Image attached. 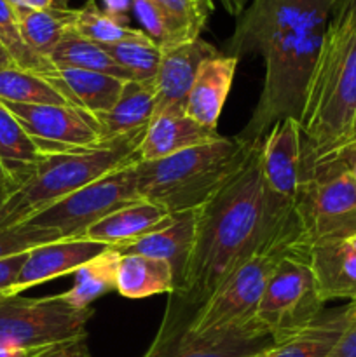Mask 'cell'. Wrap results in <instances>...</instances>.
Segmentation results:
<instances>
[{
  "label": "cell",
  "mask_w": 356,
  "mask_h": 357,
  "mask_svg": "<svg viewBox=\"0 0 356 357\" xmlns=\"http://www.w3.org/2000/svg\"><path fill=\"white\" fill-rule=\"evenodd\" d=\"M260 152L262 138L253 142L243 166L198 209L187 278L180 295L171 296L170 310L192 317L230 272L260 248L286 244L297 255L299 229L272 209Z\"/></svg>",
  "instance_id": "cell-1"
},
{
  "label": "cell",
  "mask_w": 356,
  "mask_h": 357,
  "mask_svg": "<svg viewBox=\"0 0 356 357\" xmlns=\"http://www.w3.org/2000/svg\"><path fill=\"white\" fill-rule=\"evenodd\" d=\"M355 119L356 13H353L330 20L307 82L299 117L304 171L351 143Z\"/></svg>",
  "instance_id": "cell-2"
},
{
  "label": "cell",
  "mask_w": 356,
  "mask_h": 357,
  "mask_svg": "<svg viewBox=\"0 0 356 357\" xmlns=\"http://www.w3.org/2000/svg\"><path fill=\"white\" fill-rule=\"evenodd\" d=\"M251 145L237 136H220L164 159L136 162L140 199L171 215L199 209L243 166Z\"/></svg>",
  "instance_id": "cell-3"
},
{
  "label": "cell",
  "mask_w": 356,
  "mask_h": 357,
  "mask_svg": "<svg viewBox=\"0 0 356 357\" xmlns=\"http://www.w3.org/2000/svg\"><path fill=\"white\" fill-rule=\"evenodd\" d=\"M142 138L143 135H138L91 149L42 152L40 164L34 176L3 202L2 209L13 225L27 222L105 174L138 162L136 150Z\"/></svg>",
  "instance_id": "cell-4"
},
{
  "label": "cell",
  "mask_w": 356,
  "mask_h": 357,
  "mask_svg": "<svg viewBox=\"0 0 356 357\" xmlns=\"http://www.w3.org/2000/svg\"><path fill=\"white\" fill-rule=\"evenodd\" d=\"M297 253L306 258L313 244L356 236V180L344 152L306 169L295 206Z\"/></svg>",
  "instance_id": "cell-5"
},
{
  "label": "cell",
  "mask_w": 356,
  "mask_h": 357,
  "mask_svg": "<svg viewBox=\"0 0 356 357\" xmlns=\"http://www.w3.org/2000/svg\"><path fill=\"white\" fill-rule=\"evenodd\" d=\"M93 307H72L59 295L45 298L7 296L0 302V347L47 349L87 337Z\"/></svg>",
  "instance_id": "cell-6"
},
{
  "label": "cell",
  "mask_w": 356,
  "mask_h": 357,
  "mask_svg": "<svg viewBox=\"0 0 356 357\" xmlns=\"http://www.w3.org/2000/svg\"><path fill=\"white\" fill-rule=\"evenodd\" d=\"M188 321L187 314L168 309L143 357H262L276 345L257 321L206 331L191 330Z\"/></svg>",
  "instance_id": "cell-7"
},
{
  "label": "cell",
  "mask_w": 356,
  "mask_h": 357,
  "mask_svg": "<svg viewBox=\"0 0 356 357\" xmlns=\"http://www.w3.org/2000/svg\"><path fill=\"white\" fill-rule=\"evenodd\" d=\"M288 253L295 255L286 244H269L255 251L230 272L205 305L192 314L191 330L206 331L255 321L269 278Z\"/></svg>",
  "instance_id": "cell-8"
},
{
  "label": "cell",
  "mask_w": 356,
  "mask_h": 357,
  "mask_svg": "<svg viewBox=\"0 0 356 357\" xmlns=\"http://www.w3.org/2000/svg\"><path fill=\"white\" fill-rule=\"evenodd\" d=\"M323 305L307 260L288 253L269 278L255 321L279 344L309 326Z\"/></svg>",
  "instance_id": "cell-9"
},
{
  "label": "cell",
  "mask_w": 356,
  "mask_h": 357,
  "mask_svg": "<svg viewBox=\"0 0 356 357\" xmlns=\"http://www.w3.org/2000/svg\"><path fill=\"white\" fill-rule=\"evenodd\" d=\"M136 201H140V195L135 162L119 167L80 190L66 195L27 222L56 230L61 241L86 239L89 227L115 209Z\"/></svg>",
  "instance_id": "cell-10"
},
{
  "label": "cell",
  "mask_w": 356,
  "mask_h": 357,
  "mask_svg": "<svg viewBox=\"0 0 356 357\" xmlns=\"http://www.w3.org/2000/svg\"><path fill=\"white\" fill-rule=\"evenodd\" d=\"M262 174L272 209L285 222L299 229L295 206L304 180V146L300 124L295 117L274 122L262 138Z\"/></svg>",
  "instance_id": "cell-11"
},
{
  "label": "cell",
  "mask_w": 356,
  "mask_h": 357,
  "mask_svg": "<svg viewBox=\"0 0 356 357\" xmlns=\"http://www.w3.org/2000/svg\"><path fill=\"white\" fill-rule=\"evenodd\" d=\"M2 103L34 138L40 152H65L101 145L96 119L80 108L72 105Z\"/></svg>",
  "instance_id": "cell-12"
},
{
  "label": "cell",
  "mask_w": 356,
  "mask_h": 357,
  "mask_svg": "<svg viewBox=\"0 0 356 357\" xmlns=\"http://www.w3.org/2000/svg\"><path fill=\"white\" fill-rule=\"evenodd\" d=\"M334 0H251L229 40L230 56L253 38L286 28L328 26Z\"/></svg>",
  "instance_id": "cell-13"
},
{
  "label": "cell",
  "mask_w": 356,
  "mask_h": 357,
  "mask_svg": "<svg viewBox=\"0 0 356 357\" xmlns=\"http://www.w3.org/2000/svg\"><path fill=\"white\" fill-rule=\"evenodd\" d=\"M198 209L173 213L166 225L131 243L115 246L121 255H143L166 261L173 272L175 289L171 296L180 295L187 278L188 260L194 246Z\"/></svg>",
  "instance_id": "cell-14"
},
{
  "label": "cell",
  "mask_w": 356,
  "mask_h": 357,
  "mask_svg": "<svg viewBox=\"0 0 356 357\" xmlns=\"http://www.w3.org/2000/svg\"><path fill=\"white\" fill-rule=\"evenodd\" d=\"M218 49L201 37L163 52L159 70L154 79L157 91L156 114L164 110L185 112L188 93L205 61L218 56Z\"/></svg>",
  "instance_id": "cell-15"
},
{
  "label": "cell",
  "mask_w": 356,
  "mask_h": 357,
  "mask_svg": "<svg viewBox=\"0 0 356 357\" xmlns=\"http://www.w3.org/2000/svg\"><path fill=\"white\" fill-rule=\"evenodd\" d=\"M107 248L105 244L89 239H75L56 241L28 251L10 296H17L21 291H27L42 282L73 274L77 268L82 267Z\"/></svg>",
  "instance_id": "cell-16"
},
{
  "label": "cell",
  "mask_w": 356,
  "mask_h": 357,
  "mask_svg": "<svg viewBox=\"0 0 356 357\" xmlns=\"http://www.w3.org/2000/svg\"><path fill=\"white\" fill-rule=\"evenodd\" d=\"M218 138L220 135L216 129L205 128L188 117L185 112L164 110L154 115L140 142L136 155L138 162L159 160Z\"/></svg>",
  "instance_id": "cell-17"
},
{
  "label": "cell",
  "mask_w": 356,
  "mask_h": 357,
  "mask_svg": "<svg viewBox=\"0 0 356 357\" xmlns=\"http://www.w3.org/2000/svg\"><path fill=\"white\" fill-rule=\"evenodd\" d=\"M318 293L323 303L330 300L356 302V250L349 241H328L306 250Z\"/></svg>",
  "instance_id": "cell-18"
},
{
  "label": "cell",
  "mask_w": 356,
  "mask_h": 357,
  "mask_svg": "<svg viewBox=\"0 0 356 357\" xmlns=\"http://www.w3.org/2000/svg\"><path fill=\"white\" fill-rule=\"evenodd\" d=\"M156 100L157 91L154 80H128L117 103L105 114L94 115L100 128L101 143L145 135L156 115Z\"/></svg>",
  "instance_id": "cell-19"
},
{
  "label": "cell",
  "mask_w": 356,
  "mask_h": 357,
  "mask_svg": "<svg viewBox=\"0 0 356 357\" xmlns=\"http://www.w3.org/2000/svg\"><path fill=\"white\" fill-rule=\"evenodd\" d=\"M237 61L239 59L236 56L218 54L202 63L185 105V114L188 117L205 128L216 129L222 108L232 87Z\"/></svg>",
  "instance_id": "cell-20"
},
{
  "label": "cell",
  "mask_w": 356,
  "mask_h": 357,
  "mask_svg": "<svg viewBox=\"0 0 356 357\" xmlns=\"http://www.w3.org/2000/svg\"><path fill=\"white\" fill-rule=\"evenodd\" d=\"M47 80L72 107L80 108L93 117L105 114L117 103L126 84V80L117 77L77 68H56Z\"/></svg>",
  "instance_id": "cell-21"
},
{
  "label": "cell",
  "mask_w": 356,
  "mask_h": 357,
  "mask_svg": "<svg viewBox=\"0 0 356 357\" xmlns=\"http://www.w3.org/2000/svg\"><path fill=\"white\" fill-rule=\"evenodd\" d=\"M170 216L171 213L163 206L140 199L124 208L115 209L114 213L89 227L86 239L105 246H121L161 229L166 225Z\"/></svg>",
  "instance_id": "cell-22"
},
{
  "label": "cell",
  "mask_w": 356,
  "mask_h": 357,
  "mask_svg": "<svg viewBox=\"0 0 356 357\" xmlns=\"http://www.w3.org/2000/svg\"><path fill=\"white\" fill-rule=\"evenodd\" d=\"M351 312L353 302L337 309L323 310L309 326L276 344L262 357H327L344 333Z\"/></svg>",
  "instance_id": "cell-23"
},
{
  "label": "cell",
  "mask_w": 356,
  "mask_h": 357,
  "mask_svg": "<svg viewBox=\"0 0 356 357\" xmlns=\"http://www.w3.org/2000/svg\"><path fill=\"white\" fill-rule=\"evenodd\" d=\"M42 152L16 117L0 101V166L21 188L37 171Z\"/></svg>",
  "instance_id": "cell-24"
},
{
  "label": "cell",
  "mask_w": 356,
  "mask_h": 357,
  "mask_svg": "<svg viewBox=\"0 0 356 357\" xmlns=\"http://www.w3.org/2000/svg\"><path fill=\"white\" fill-rule=\"evenodd\" d=\"M171 267L157 258L143 255H121L115 278V291L124 298L140 300L163 293H173Z\"/></svg>",
  "instance_id": "cell-25"
},
{
  "label": "cell",
  "mask_w": 356,
  "mask_h": 357,
  "mask_svg": "<svg viewBox=\"0 0 356 357\" xmlns=\"http://www.w3.org/2000/svg\"><path fill=\"white\" fill-rule=\"evenodd\" d=\"M24 44L42 58L49 59L59 42L73 28L75 9L52 6L38 10H16Z\"/></svg>",
  "instance_id": "cell-26"
},
{
  "label": "cell",
  "mask_w": 356,
  "mask_h": 357,
  "mask_svg": "<svg viewBox=\"0 0 356 357\" xmlns=\"http://www.w3.org/2000/svg\"><path fill=\"white\" fill-rule=\"evenodd\" d=\"M121 253L115 248L108 246L87 264L73 272V286L61 296L66 303L79 309H87L94 300L115 289L117 267Z\"/></svg>",
  "instance_id": "cell-27"
},
{
  "label": "cell",
  "mask_w": 356,
  "mask_h": 357,
  "mask_svg": "<svg viewBox=\"0 0 356 357\" xmlns=\"http://www.w3.org/2000/svg\"><path fill=\"white\" fill-rule=\"evenodd\" d=\"M49 61L54 68H77L87 72L105 73V75L117 77L121 80H133L131 75L108 54L103 45L80 37L73 30L63 37L58 47L49 56Z\"/></svg>",
  "instance_id": "cell-28"
},
{
  "label": "cell",
  "mask_w": 356,
  "mask_h": 357,
  "mask_svg": "<svg viewBox=\"0 0 356 357\" xmlns=\"http://www.w3.org/2000/svg\"><path fill=\"white\" fill-rule=\"evenodd\" d=\"M0 101L23 105H70L47 79L16 65L0 70Z\"/></svg>",
  "instance_id": "cell-29"
},
{
  "label": "cell",
  "mask_w": 356,
  "mask_h": 357,
  "mask_svg": "<svg viewBox=\"0 0 356 357\" xmlns=\"http://www.w3.org/2000/svg\"><path fill=\"white\" fill-rule=\"evenodd\" d=\"M131 10L138 23L140 30L161 49L178 47L181 44L195 40L191 31L173 16L168 13L157 0H131Z\"/></svg>",
  "instance_id": "cell-30"
},
{
  "label": "cell",
  "mask_w": 356,
  "mask_h": 357,
  "mask_svg": "<svg viewBox=\"0 0 356 357\" xmlns=\"http://www.w3.org/2000/svg\"><path fill=\"white\" fill-rule=\"evenodd\" d=\"M72 30L80 37L100 45L117 44L140 33V28H131L128 21L114 16L107 9H101L94 0H89L80 9H75V21H73Z\"/></svg>",
  "instance_id": "cell-31"
},
{
  "label": "cell",
  "mask_w": 356,
  "mask_h": 357,
  "mask_svg": "<svg viewBox=\"0 0 356 357\" xmlns=\"http://www.w3.org/2000/svg\"><path fill=\"white\" fill-rule=\"evenodd\" d=\"M103 47L131 75L133 80L147 82L156 79L163 58V49L154 44L142 30L135 37Z\"/></svg>",
  "instance_id": "cell-32"
},
{
  "label": "cell",
  "mask_w": 356,
  "mask_h": 357,
  "mask_svg": "<svg viewBox=\"0 0 356 357\" xmlns=\"http://www.w3.org/2000/svg\"><path fill=\"white\" fill-rule=\"evenodd\" d=\"M0 44L7 49L14 65L20 68L34 72L47 79L54 72V65L49 59L35 54L21 37L20 24L14 7L7 0H0Z\"/></svg>",
  "instance_id": "cell-33"
},
{
  "label": "cell",
  "mask_w": 356,
  "mask_h": 357,
  "mask_svg": "<svg viewBox=\"0 0 356 357\" xmlns=\"http://www.w3.org/2000/svg\"><path fill=\"white\" fill-rule=\"evenodd\" d=\"M61 241L59 234L52 229L34 225L30 222L16 223L0 229V260L28 253L44 244Z\"/></svg>",
  "instance_id": "cell-34"
},
{
  "label": "cell",
  "mask_w": 356,
  "mask_h": 357,
  "mask_svg": "<svg viewBox=\"0 0 356 357\" xmlns=\"http://www.w3.org/2000/svg\"><path fill=\"white\" fill-rule=\"evenodd\" d=\"M170 14H173L192 37L199 38L213 13V0H157Z\"/></svg>",
  "instance_id": "cell-35"
},
{
  "label": "cell",
  "mask_w": 356,
  "mask_h": 357,
  "mask_svg": "<svg viewBox=\"0 0 356 357\" xmlns=\"http://www.w3.org/2000/svg\"><path fill=\"white\" fill-rule=\"evenodd\" d=\"M24 258H27V253L0 260V295L2 296H10V291H13L21 267L24 264Z\"/></svg>",
  "instance_id": "cell-36"
},
{
  "label": "cell",
  "mask_w": 356,
  "mask_h": 357,
  "mask_svg": "<svg viewBox=\"0 0 356 357\" xmlns=\"http://www.w3.org/2000/svg\"><path fill=\"white\" fill-rule=\"evenodd\" d=\"M86 338H77V340L63 342V344L52 345L44 349L34 357H91L89 347L86 344Z\"/></svg>",
  "instance_id": "cell-37"
},
{
  "label": "cell",
  "mask_w": 356,
  "mask_h": 357,
  "mask_svg": "<svg viewBox=\"0 0 356 357\" xmlns=\"http://www.w3.org/2000/svg\"><path fill=\"white\" fill-rule=\"evenodd\" d=\"M327 357H356V302H353L351 319L344 333Z\"/></svg>",
  "instance_id": "cell-38"
},
{
  "label": "cell",
  "mask_w": 356,
  "mask_h": 357,
  "mask_svg": "<svg viewBox=\"0 0 356 357\" xmlns=\"http://www.w3.org/2000/svg\"><path fill=\"white\" fill-rule=\"evenodd\" d=\"M14 10H38L56 6L58 0H7Z\"/></svg>",
  "instance_id": "cell-39"
},
{
  "label": "cell",
  "mask_w": 356,
  "mask_h": 357,
  "mask_svg": "<svg viewBox=\"0 0 356 357\" xmlns=\"http://www.w3.org/2000/svg\"><path fill=\"white\" fill-rule=\"evenodd\" d=\"M14 192H16V187H14V183L10 181V178L7 176L3 167L0 166V206H3V202H6Z\"/></svg>",
  "instance_id": "cell-40"
},
{
  "label": "cell",
  "mask_w": 356,
  "mask_h": 357,
  "mask_svg": "<svg viewBox=\"0 0 356 357\" xmlns=\"http://www.w3.org/2000/svg\"><path fill=\"white\" fill-rule=\"evenodd\" d=\"M250 2L251 0H220V3L227 10V14H230L234 17H239L246 10V7L250 6Z\"/></svg>",
  "instance_id": "cell-41"
},
{
  "label": "cell",
  "mask_w": 356,
  "mask_h": 357,
  "mask_svg": "<svg viewBox=\"0 0 356 357\" xmlns=\"http://www.w3.org/2000/svg\"><path fill=\"white\" fill-rule=\"evenodd\" d=\"M353 13H356V0H334L332 17H342Z\"/></svg>",
  "instance_id": "cell-42"
},
{
  "label": "cell",
  "mask_w": 356,
  "mask_h": 357,
  "mask_svg": "<svg viewBox=\"0 0 356 357\" xmlns=\"http://www.w3.org/2000/svg\"><path fill=\"white\" fill-rule=\"evenodd\" d=\"M341 152H344L346 157H348L349 166H351V171H353V176H355V180H356V146L348 145V146H344Z\"/></svg>",
  "instance_id": "cell-43"
},
{
  "label": "cell",
  "mask_w": 356,
  "mask_h": 357,
  "mask_svg": "<svg viewBox=\"0 0 356 357\" xmlns=\"http://www.w3.org/2000/svg\"><path fill=\"white\" fill-rule=\"evenodd\" d=\"M9 66H14L13 58H10V54L7 52V49L0 44V70L9 68Z\"/></svg>",
  "instance_id": "cell-44"
},
{
  "label": "cell",
  "mask_w": 356,
  "mask_h": 357,
  "mask_svg": "<svg viewBox=\"0 0 356 357\" xmlns=\"http://www.w3.org/2000/svg\"><path fill=\"white\" fill-rule=\"evenodd\" d=\"M9 225H13V223H10L9 216L6 215V211H3L2 206H0V229H3V227H9Z\"/></svg>",
  "instance_id": "cell-45"
},
{
  "label": "cell",
  "mask_w": 356,
  "mask_h": 357,
  "mask_svg": "<svg viewBox=\"0 0 356 357\" xmlns=\"http://www.w3.org/2000/svg\"><path fill=\"white\" fill-rule=\"evenodd\" d=\"M348 241H349V244H351V246L356 250V236L351 237V239H348Z\"/></svg>",
  "instance_id": "cell-46"
},
{
  "label": "cell",
  "mask_w": 356,
  "mask_h": 357,
  "mask_svg": "<svg viewBox=\"0 0 356 357\" xmlns=\"http://www.w3.org/2000/svg\"><path fill=\"white\" fill-rule=\"evenodd\" d=\"M353 142H356V119H355V128H353V139H351V143Z\"/></svg>",
  "instance_id": "cell-47"
},
{
  "label": "cell",
  "mask_w": 356,
  "mask_h": 357,
  "mask_svg": "<svg viewBox=\"0 0 356 357\" xmlns=\"http://www.w3.org/2000/svg\"><path fill=\"white\" fill-rule=\"evenodd\" d=\"M3 298H7V296H2V295H0V302H2V300H3Z\"/></svg>",
  "instance_id": "cell-48"
},
{
  "label": "cell",
  "mask_w": 356,
  "mask_h": 357,
  "mask_svg": "<svg viewBox=\"0 0 356 357\" xmlns=\"http://www.w3.org/2000/svg\"><path fill=\"white\" fill-rule=\"evenodd\" d=\"M349 145H351V146H356V142H353V143H349Z\"/></svg>",
  "instance_id": "cell-49"
}]
</instances>
